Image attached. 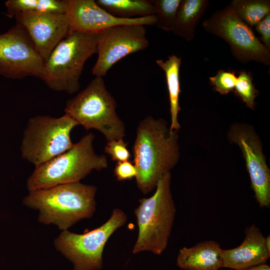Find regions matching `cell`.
I'll return each instance as SVG.
<instances>
[{
	"label": "cell",
	"instance_id": "obj_1",
	"mask_svg": "<svg viewBox=\"0 0 270 270\" xmlns=\"http://www.w3.org/2000/svg\"><path fill=\"white\" fill-rule=\"evenodd\" d=\"M177 132L168 128L162 118L149 116L140 122L132 154L138 172L136 186L143 194L156 188L162 176L178 162L180 153Z\"/></svg>",
	"mask_w": 270,
	"mask_h": 270
},
{
	"label": "cell",
	"instance_id": "obj_2",
	"mask_svg": "<svg viewBox=\"0 0 270 270\" xmlns=\"http://www.w3.org/2000/svg\"><path fill=\"white\" fill-rule=\"evenodd\" d=\"M97 188L80 182L30 191L25 206L38 212V220L68 230L79 221L92 216L96 210Z\"/></svg>",
	"mask_w": 270,
	"mask_h": 270
},
{
	"label": "cell",
	"instance_id": "obj_3",
	"mask_svg": "<svg viewBox=\"0 0 270 270\" xmlns=\"http://www.w3.org/2000/svg\"><path fill=\"white\" fill-rule=\"evenodd\" d=\"M171 173L158 180L154 194L139 200L134 210L138 235L132 253L149 252L162 254L167 248L176 209L171 192Z\"/></svg>",
	"mask_w": 270,
	"mask_h": 270
},
{
	"label": "cell",
	"instance_id": "obj_4",
	"mask_svg": "<svg viewBox=\"0 0 270 270\" xmlns=\"http://www.w3.org/2000/svg\"><path fill=\"white\" fill-rule=\"evenodd\" d=\"M94 139L89 132L68 150L36 167L26 180L28 190L80 182L92 170L108 168L106 156L94 150Z\"/></svg>",
	"mask_w": 270,
	"mask_h": 270
},
{
	"label": "cell",
	"instance_id": "obj_5",
	"mask_svg": "<svg viewBox=\"0 0 270 270\" xmlns=\"http://www.w3.org/2000/svg\"><path fill=\"white\" fill-rule=\"evenodd\" d=\"M96 46L97 34L70 32L45 61L42 80L54 90L76 92L84 64L96 53Z\"/></svg>",
	"mask_w": 270,
	"mask_h": 270
},
{
	"label": "cell",
	"instance_id": "obj_6",
	"mask_svg": "<svg viewBox=\"0 0 270 270\" xmlns=\"http://www.w3.org/2000/svg\"><path fill=\"white\" fill-rule=\"evenodd\" d=\"M116 106L103 78L95 76L84 89L66 102L64 110L86 130L96 129L110 140L126 135L125 126L116 112Z\"/></svg>",
	"mask_w": 270,
	"mask_h": 270
},
{
	"label": "cell",
	"instance_id": "obj_7",
	"mask_svg": "<svg viewBox=\"0 0 270 270\" xmlns=\"http://www.w3.org/2000/svg\"><path fill=\"white\" fill-rule=\"evenodd\" d=\"M78 124L66 114L59 118L38 115L29 119L20 146L22 158L35 167L70 148V133Z\"/></svg>",
	"mask_w": 270,
	"mask_h": 270
},
{
	"label": "cell",
	"instance_id": "obj_8",
	"mask_svg": "<svg viewBox=\"0 0 270 270\" xmlns=\"http://www.w3.org/2000/svg\"><path fill=\"white\" fill-rule=\"evenodd\" d=\"M125 212L114 208L108 220L98 228L78 234L62 230L54 239L56 249L73 265V270H100L103 267L102 254L112 235L126 222Z\"/></svg>",
	"mask_w": 270,
	"mask_h": 270
},
{
	"label": "cell",
	"instance_id": "obj_9",
	"mask_svg": "<svg viewBox=\"0 0 270 270\" xmlns=\"http://www.w3.org/2000/svg\"><path fill=\"white\" fill-rule=\"evenodd\" d=\"M202 26L206 32L225 40L234 58L240 62L245 64L255 61L270 66V50L230 4L214 12L203 22Z\"/></svg>",
	"mask_w": 270,
	"mask_h": 270
},
{
	"label": "cell",
	"instance_id": "obj_10",
	"mask_svg": "<svg viewBox=\"0 0 270 270\" xmlns=\"http://www.w3.org/2000/svg\"><path fill=\"white\" fill-rule=\"evenodd\" d=\"M44 60L18 24L0 34V75L11 79L34 76L42 80Z\"/></svg>",
	"mask_w": 270,
	"mask_h": 270
},
{
	"label": "cell",
	"instance_id": "obj_11",
	"mask_svg": "<svg viewBox=\"0 0 270 270\" xmlns=\"http://www.w3.org/2000/svg\"><path fill=\"white\" fill-rule=\"evenodd\" d=\"M148 45L146 29L142 24L118 25L97 34L98 58L92 74L104 78L120 60Z\"/></svg>",
	"mask_w": 270,
	"mask_h": 270
},
{
	"label": "cell",
	"instance_id": "obj_12",
	"mask_svg": "<svg viewBox=\"0 0 270 270\" xmlns=\"http://www.w3.org/2000/svg\"><path fill=\"white\" fill-rule=\"evenodd\" d=\"M66 14L70 32L98 34L110 28L122 24H156L155 14L133 18H120L110 14L94 0H66Z\"/></svg>",
	"mask_w": 270,
	"mask_h": 270
},
{
	"label": "cell",
	"instance_id": "obj_13",
	"mask_svg": "<svg viewBox=\"0 0 270 270\" xmlns=\"http://www.w3.org/2000/svg\"><path fill=\"white\" fill-rule=\"evenodd\" d=\"M14 18L44 62L70 32L66 13H22Z\"/></svg>",
	"mask_w": 270,
	"mask_h": 270
},
{
	"label": "cell",
	"instance_id": "obj_14",
	"mask_svg": "<svg viewBox=\"0 0 270 270\" xmlns=\"http://www.w3.org/2000/svg\"><path fill=\"white\" fill-rule=\"evenodd\" d=\"M230 136L242 150L257 202L260 208L270 206V172L256 134L248 127L234 126Z\"/></svg>",
	"mask_w": 270,
	"mask_h": 270
},
{
	"label": "cell",
	"instance_id": "obj_15",
	"mask_svg": "<svg viewBox=\"0 0 270 270\" xmlns=\"http://www.w3.org/2000/svg\"><path fill=\"white\" fill-rule=\"evenodd\" d=\"M245 238L238 246L222 250V268L234 270H244L266 264L270 257L266 237L254 224L244 230Z\"/></svg>",
	"mask_w": 270,
	"mask_h": 270
},
{
	"label": "cell",
	"instance_id": "obj_16",
	"mask_svg": "<svg viewBox=\"0 0 270 270\" xmlns=\"http://www.w3.org/2000/svg\"><path fill=\"white\" fill-rule=\"evenodd\" d=\"M220 244L214 240H204L194 246L180 249L176 264L184 270H218L222 268Z\"/></svg>",
	"mask_w": 270,
	"mask_h": 270
},
{
	"label": "cell",
	"instance_id": "obj_17",
	"mask_svg": "<svg viewBox=\"0 0 270 270\" xmlns=\"http://www.w3.org/2000/svg\"><path fill=\"white\" fill-rule=\"evenodd\" d=\"M208 5V0H182L172 32L188 41L192 40Z\"/></svg>",
	"mask_w": 270,
	"mask_h": 270
},
{
	"label": "cell",
	"instance_id": "obj_18",
	"mask_svg": "<svg viewBox=\"0 0 270 270\" xmlns=\"http://www.w3.org/2000/svg\"><path fill=\"white\" fill-rule=\"evenodd\" d=\"M156 64L164 72L170 104L171 124L170 129L178 131L180 128L178 116L180 110L179 97L180 93V68L182 58L175 54H171L168 59H160L156 61Z\"/></svg>",
	"mask_w": 270,
	"mask_h": 270
},
{
	"label": "cell",
	"instance_id": "obj_19",
	"mask_svg": "<svg viewBox=\"0 0 270 270\" xmlns=\"http://www.w3.org/2000/svg\"><path fill=\"white\" fill-rule=\"evenodd\" d=\"M96 4L114 16L122 18L144 17L155 14L151 0H96Z\"/></svg>",
	"mask_w": 270,
	"mask_h": 270
},
{
	"label": "cell",
	"instance_id": "obj_20",
	"mask_svg": "<svg viewBox=\"0 0 270 270\" xmlns=\"http://www.w3.org/2000/svg\"><path fill=\"white\" fill-rule=\"evenodd\" d=\"M8 15L22 13H66V0H8L5 2Z\"/></svg>",
	"mask_w": 270,
	"mask_h": 270
},
{
	"label": "cell",
	"instance_id": "obj_21",
	"mask_svg": "<svg viewBox=\"0 0 270 270\" xmlns=\"http://www.w3.org/2000/svg\"><path fill=\"white\" fill-rule=\"evenodd\" d=\"M230 5L237 16L250 28L256 26L270 13L269 0H233Z\"/></svg>",
	"mask_w": 270,
	"mask_h": 270
},
{
	"label": "cell",
	"instance_id": "obj_22",
	"mask_svg": "<svg viewBox=\"0 0 270 270\" xmlns=\"http://www.w3.org/2000/svg\"><path fill=\"white\" fill-rule=\"evenodd\" d=\"M182 0H151L155 9L156 24L160 29L172 31Z\"/></svg>",
	"mask_w": 270,
	"mask_h": 270
},
{
	"label": "cell",
	"instance_id": "obj_23",
	"mask_svg": "<svg viewBox=\"0 0 270 270\" xmlns=\"http://www.w3.org/2000/svg\"><path fill=\"white\" fill-rule=\"evenodd\" d=\"M236 94L243 100L246 106L253 109L254 98L258 92L254 88L252 74L245 70H242L238 76L234 87Z\"/></svg>",
	"mask_w": 270,
	"mask_h": 270
},
{
	"label": "cell",
	"instance_id": "obj_24",
	"mask_svg": "<svg viewBox=\"0 0 270 270\" xmlns=\"http://www.w3.org/2000/svg\"><path fill=\"white\" fill-rule=\"evenodd\" d=\"M216 91L222 94H226L234 90L237 76L230 71L220 70L213 76L209 78Z\"/></svg>",
	"mask_w": 270,
	"mask_h": 270
},
{
	"label": "cell",
	"instance_id": "obj_25",
	"mask_svg": "<svg viewBox=\"0 0 270 270\" xmlns=\"http://www.w3.org/2000/svg\"><path fill=\"white\" fill-rule=\"evenodd\" d=\"M128 144L123 138L108 140L104 152L114 161L120 162L130 160L131 154L128 148Z\"/></svg>",
	"mask_w": 270,
	"mask_h": 270
},
{
	"label": "cell",
	"instance_id": "obj_26",
	"mask_svg": "<svg viewBox=\"0 0 270 270\" xmlns=\"http://www.w3.org/2000/svg\"><path fill=\"white\" fill-rule=\"evenodd\" d=\"M114 173L118 181L130 180L136 176L137 170L133 162L130 160L117 162Z\"/></svg>",
	"mask_w": 270,
	"mask_h": 270
},
{
	"label": "cell",
	"instance_id": "obj_27",
	"mask_svg": "<svg viewBox=\"0 0 270 270\" xmlns=\"http://www.w3.org/2000/svg\"><path fill=\"white\" fill-rule=\"evenodd\" d=\"M255 30L261 35V42L270 50V13L256 26Z\"/></svg>",
	"mask_w": 270,
	"mask_h": 270
},
{
	"label": "cell",
	"instance_id": "obj_28",
	"mask_svg": "<svg viewBox=\"0 0 270 270\" xmlns=\"http://www.w3.org/2000/svg\"><path fill=\"white\" fill-rule=\"evenodd\" d=\"M244 270H270V266L266 264H264Z\"/></svg>",
	"mask_w": 270,
	"mask_h": 270
}]
</instances>
